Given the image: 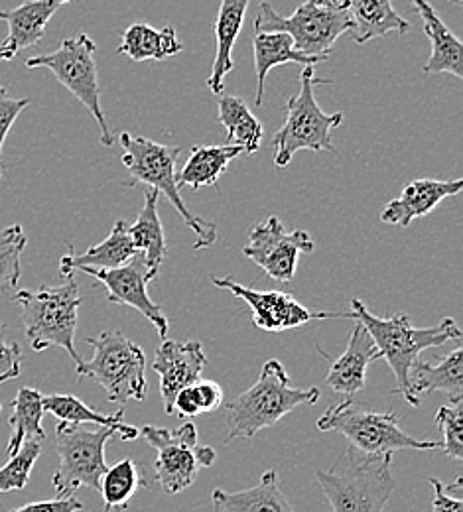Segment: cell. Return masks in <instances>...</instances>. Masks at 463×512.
I'll list each match as a JSON object with an SVG mask.
<instances>
[{
    "instance_id": "cell-1",
    "label": "cell",
    "mask_w": 463,
    "mask_h": 512,
    "mask_svg": "<svg viewBox=\"0 0 463 512\" xmlns=\"http://www.w3.org/2000/svg\"><path fill=\"white\" fill-rule=\"evenodd\" d=\"M351 316L365 327L373 339L379 351V359H385L393 369L397 379V388L393 394L402 398L408 390L410 367L422 351L440 347L450 341L458 343L462 339V329L458 321L452 318H444L432 327H414L406 314H395L391 318H379L371 314L359 298H351Z\"/></svg>"
},
{
    "instance_id": "cell-2",
    "label": "cell",
    "mask_w": 463,
    "mask_h": 512,
    "mask_svg": "<svg viewBox=\"0 0 463 512\" xmlns=\"http://www.w3.org/2000/svg\"><path fill=\"white\" fill-rule=\"evenodd\" d=\"M316 479L333 512H383L395 493L393 453L365 455L349 446Z\"/></svg>"
},
{
    "instance_id": "cell-3",
    "label": "cell",
    "mask_w": 463,
    "mask_h": 512,
    "mask_svg": "<svg viewBox=\"0 0 463 512\" xmlns=\"http://www.w3.org/2000/svg\"><path fill=\"white\" fill-rule=\"evenodd\" d=\"M320 396L316 386L306 390L294 388L282 363L270 359L263 365L259 381L229 404L225 442L229 444L237 438L251 440L261 430L276 426L298 406H314Z\"/></svg>"
},
{
    "instance_id": "cell-4",
    "label": "cell",
    "mask_w": 463,
    "mask_h": 512,
    "mask_svg": "<svg viewBox=\"0 0 463 512\" xmlns=\"http://www.w3.org/2000/svg\"><path fill=\"white\" fill-rule=\"evenodd\" d=\"M62 286H42L38 290H20L14 294V302L22 310L24 333L34 351H46L50 347H62L77 363L83 359L75 349L77 314L81 306L79 286L73 274H67Z\"/></svg>"
},
{
    "instance_id": "cell-5",
    "label": "cell",
    "mask_w": 463,
    "mask_h": 512,
    "mask_svg": "<svg viewBox=\"0 0 463 512\" xmlns=\"http://www.w3.org/2000/svg\"><path fill=\"white\" fill-rule=\"evenodd\" d=\"M119 142L125 148L123 164L129 170L133 182L144 184L146 188H152L168 197V201L180 213L188 229L194 233V249L203 251L215 245L217 225L192 213L186 201L182 199L180 186L176 182V164L180 158V148L166 146L144 136H133L129 132H123L119 136Z\"/></svg>"
},
{
    "instance_id": "cell-6",
    "label": "cell",
    "mask_w": 463,
    "mask_h": 512,
    "mask_svg": "<svg viewBox=\"0 0 463 512\" xmlns=\"http://www.w3.org/2000/svg\"><path fill=\"white\" fill-rule=\"evenodd\" d=\"M87 343L95 355L75 365L77 377L99 384L107 400L125 408L127 402H142L146 394V355L121 331H101Z\"/></svg>"
},
{
    "instance_id": "cell-7",
    "label": "cell",
    "mask_w": 463,
    "mask_h": 512,
    "mask_svg": "<svg viewBox=\"0 0 463 512\" xmlns=\"http://www.w3.org/2000/svg\"><path fill=\"white\" fill-rule=\"evenodd\" d=\"M318 430L339 432L351 448L365 455H385L400 449H442V442L416 440L406 434L395 412H375L353 398L330 406L318 420Z\"/></svg>"
},
{
    "instance_id": "cell-8",
    "label": "cell",
    "mask_w": 463,
    "mask_h": 512,
    "mask_svg": "<svg viewBox=\"0 0 463 512\" xmlns=\"http://www.w3.org/2000/svg\"><path fill=\"white\" fill-rule=\"evenodd\" d=\"M257 32H286L298 52L330 58L339 36L351 30V16L345 0H306L292 16H280L263 2L255 16Z\"/></svg>"
},
{
    "instance_id": "cell-9",
    "label": "cell",
    "mask_w": 463,
    "mask_h": 512,
    "mask_svg": "<svg viewBox=\"0 0 463 512\" xmlns=\"http://www.w3.org/2000/svg\"><path fill=\"white\" fill-rule=\"evenodd\" d=\"M331 83V79H316L314 67H304L300 73V91L286 103V119L272 138L274 164L284 168L300 150L333 152L331 130L343 123L341 113L326 115L316 103L314 87Z\"/></svg>"
},
{
    "instance_id": "cell-10",
    "label": "cell",
    "mask_w": 463,
    "mask_h": 512,
    "mask_svg": "<svg viewBox=\"0 0 463 512\" xmlns=\"http://www.w3.org/2000/svg\"><path fill=\"white\" fill-rule=\"evenodd\" d=\"M95 54H97V44L85 32H79L75 38L64 40L56 52L28 58L26 67L50 69L67 91L75 95L79 103L95 117L101 132L99 134L101 144L113 146L115 138L111 134V128L107 125V119L101 107V87H99V71H97Z\"/></svg>"
},
{
    "instance_id": "cell-11",
    "label": "cell",
    "mask_w": 463,
    "mask_h": 512,
    "mask_svg": "<svg viewBox=\"0 0 463 512\" xmlns=\"http://www.w3.org/2000/svg\"><path fill=\"white\" fill-rule=\"evenodd\" d=\"M117 432L113 428L87 430L83 424L60 422L56 428V449L60 467L52 477L58 499L73 497L79 489L99 493L101 475L107 469L105 446Z\"/></svg>"
},
{
    "instance_id": "cell-12",
    "label": "cell",
    "mask_w": 463,
    "mask_h": 512,
    "mask_svg": "<svg viewBox=\"0 0 463 512\" xmlns=\"http://www.w3.org/2000/svg\"><path fill=\"white\" fill-rule=\"evenodd\" d=\"M140 434L158 453L154 463L156 481L166 495H180L194 485L201 467H211L215 463V449L198 446V430L194 422H186L176 430L144 426Z\"/></svg>"
},
{
    "instance_id": "cell-13",
    "label": "cell",
    "mask_w": 463,
    "mask_h": 512,
    "mask_svg": "<svg viewBox=\"0 0 463 512\" xmlns=\"http://www.w3.org/2000/svg\"><path fill=\"white\" fill-rule=\"evenodd\" d=\"M314 249L316 245L308 231L288 233L278 217H268L251 231L243 255L263 268L272 280L288 284L296 274L300 255L314 253Z\"/></svg>"
},
{
    "instance_id": "cell-14",
    "label": "cell",
    "mask_w": 463,
    "mask_h": 512,
    "mask_svg": "<svg viewBox=\"0 0 463 512\" xmlns=\"http://www.w3.org/2000/svg\"><path fill=\"white\" fill-rule=\"evenodd\" d=\"M213 284L221 290L231 292L235 298L243 300L251 312L253 323L272 333H282L288 329H296L300 325H306L314 320H333V318H351V314H331V312H312L306 306H302L292 294L268 290L261 292L249 286L239 284L233 278H213Z\"/></svg>"
},
{
    "instance_id": "cell-15",
    "label": "cell",
    "mask_w": 463,
    "mask_h": 512,
    "mask_svg": "<svg viewBox=\"0 0 463 512\" xmlns=\"http://www.w3.org/2000/svg\"><path fill=\"white\" fill-rule=\"evenodd\" d=\"M79 272H85L99 280L107 290V300L111 304L133 308L140 316H144L156 329V333L164 339L168 335L170 323L164 314V310L154 304L148 296V284L156 278L152 270L144 264L142 256L134 255L133 260L119 268L99 270V268H81Z\"/></svg>"
},
{
    "instance_id": "cell-16",
    "label": "cell",
    "mask_w": 463,
    "mask_h": 512,
    "mask_svg": "<svg viewBox=\"0 0 463 512\" xmlns=\"http://www.w3.org/2000/svg\"><path fill=\"white\" fill-rule=\"evenodd\" d=\"M205 363H207V357L199 341L162 339V345L156 351L152 369L160 377V394L168 414H174L172 408H174L176 394L182 388L198 383L201 379Z\"/></svg>"
},
{
    "instance_id": "cell-17",
    "label": "cell",
    "mask_w": 463,
    "mask_h": 512,
    "mask_svg": "<svg viewBox=\"0 0 463 512\" xmlns=\"http://www.w3.org/2000/svg\"><path fill=\"white\" fill-rule=\"evenodd\" d=\"M73 0H24L12 10H0V20L8 24V34L0 44V64L14 60L22 50L42 42L52 16Z\"/></svg>"
},
{
    "instance_id": "cell-18",
    "label": "cell",
    "mask_w": 463,
    "mask_h": 512,
    "mask_svg": "<svg viewBox=\"0 0 463 512\" xmlns=\"http://www.w3.org/2000/svg\"><path fill=\"white\" fill-rule=\"evenodd\" d=\"M430 392H444L450 400H463V351L460 343L440 359L422 361L418 357L410 367L404 400L410 406H420L422 396Z\"/></svg>"
},
{
    "instance_id": "cell-19",
    "label": "cell",
    "mask_w": 463,
    "mask_h": 512,
    "mask_svg": "<svg viewBox=\"0 0 463 512\" xmlns=\"http://www.w3.org/2000/svg\"><path fill=\"white\" fill-rule=\"evenodd\" d=\"M463 180H414L410 182L397 199L385 205L381 221L387 225L408 227L412 221L430 215L444 199L462 193Z\"/></svg>"
},
{
    "instance_id": "cell-20",
    "label": "cell",
    "mask_w": 463,
    "mask_h": 512,
    "mask_svg": "<svg viewBox=\"0 0 463 512\" xmlns=\"http://www.w3.org/2000/svg\"><path fill=\"white\" fill-rule=\"evenodd\" d=\"M375 361H381L379 351L369 333L365 331V327L357 321L349 335L347 349L343 351L341 357L333 361L326 381L335 394L353 398L357 392L365 388L367 369Z\"/></svg>"
},
{
    "instance_id": "cell-21",
    "label": "cell",
    "mask_w": 463,
    "mask_h": 512,
    "mask_svg": "<svg viewBox=\"0 0 463 512\" xmlns=\"http://www.w3.org/2000/svg\"><path fill=\"white\" fill-rule=\"evenodd\" d=\"M412 6L422 16L424 32L432 44V56L424 65V73H452L456 79H463L462 40L442 22L440 14L432 4H428V0H412Z\"/></svg>"
},
{
    "instance_id": "cell-22",
    "label": "cell",
    "mask_w": 463,
    "mask_h": 512,
    "mask_svg": "<svg viewBox=\"0 0 463 512\" xmlns=\"http://www.w3.org/2000/svg\"><path fill=\"white\" fill-rule=\"evenodd\" d=\"M213 512H296L280 489L278 473L266 471L261 481L237 493L215 489L211 493Z\"/></svg>"
},
{
    "instance_id": "cell-23",
    "label": "cell",
    "mask_w": 463,
    "mask_h": 512,
    "mask_svg": "<svg viewBox=\"0 0 463 512\" xmlns=\"http://www.w3.org/2000/svg\"><path fill=\"white\" fill-rule=\"evenodd\" d=\"M255 50V73H257V105H263L266 75L278 65L298 64L302 67H316L328 62L324 56H306L296 50L294 40L286 32H257L253 38Z\"/></svg>"
},
{
    "instance_id": "cell-24",
    "label": "cell",
    "mask_w": 463,
    "mask_h": 512,
    "mask_svg": "<svg viewBox=\"0 0 463 512\" xmlns=\"http://www.w3.org/2000/svg\"><path fill=\"white\" fill-rule=\"evenodd\" d=\"M247 6H249V0H221L217 20H215L217 50L213 58L211 75L207 79V87L215 95L223 93V81L227 73L233 69V48L239 38L241 26L245 22Z\"/></svg>"
},
{
    "instance_id": "cell-25",
    "label": "cell",
    "mask_w": 463,
    "mask_h": 512,
    "mask_svg": "<svg viewBox=\"0 0 463 512\" xmlns=\"http://www.w3.org/2000/svg\"><path fill=\"white\" fill-rule=\"evenodd\" d=\"M134 255H136V249L129 237V223L121 219L115 223L113 231L107 235L103 243L87 249L85 253L75 255L73 247L69 245V253L62 256L60 260V274L67 276L81 268H99V270L119 268L129 260H133Z\"/></svg>"
},
{
    "instance_id": "cell-26",
    "label": "cell",
    "mask_w": 463,
    "mask_h": 512,
    "mask_svg": "<svg viewBox=\"0 0 463 512\" xmlns=\"http://www.w3.org/2000/svg\"><path fill=\"white\" fill-rule=\"evenodd\" d=\"M351 16V38L355 44L387 36L391 32L406 34L410 22L404 20L391 0H345Z\"/></svg>"
},
{
    "instance_id": "cell-27",
    "label": "cell",
    "mask_w": 463,
    "mask_h": 512,
    "mask_svg": "<svg viewBox=\"0 0 463 512\" xmlns=\"http://www.w3.org/2000/svg\"><path fill=\"white\" fill-rule=\"evenodd\" d=\"M158 195L160 193L152 188L144 192V205L136 217L133 225H129V237L133 241L136 253L142 256L148 270L158 274L166 253V237L162 229V221L158 215Z\"/></svg>"
},
{
    "instance_id": "cell-28",
    "label": "cell",
    "mask_w": 463,
    "mask_h": 512,
    "mask_svg": "<svg viewBox=\"0 0 463 512\" xmlns=\"http://www.w3.org/2000/svg\"><path fill=\"white\" fill-rule=\"evenodd\" d=\"M243 154L241 146L223 144V146H192V154L184 164L182 172L176 174L180 188L188 186L192 190H201L205 186H217L219 178L227 172L229 164Z\"/></svg>"
},
{
    "instance_id": "cell-29",
    "label": "cell",
    "mask_w": 463,
    "mask_h": 512,
    "mask_svg": "<svg viewBox=\"0 0 463 512\" xmlns=\"http://www.w3.org/2000/svg\"><path fill=\"white\" fill-rule=\"evenodd\" d=\"M184 50L174 26L152 28L148 24H133L125 30L119 54L129 56L133 62H164Z\"/></svg>"
},
{
    "instance_id": "cell-30",
    "label": "cell",
    "mask_w": 463,
    "mask_h": 512,
    "mask_svg": "<svg viewBox=\"0 0 463 512\" xmlns=\"http://www.w3.org/2000/svg\"><path fill=\"white\" fill-rule=\"evenodd\" d=\"M42 404H44V410L60 418V422L97 424L99 428H113L123 442H133L140 436V432L134 426L123 422V416H125L123 408H119V412L113 416H105V414H99L95 408L87 406L85 402H81L73 394H48L42 398Z\"/></svg>"
},
{
    "instance_id": "cell-31",
    "label": "cell",
    "mask_w": 463,
    "mask_h": 512,
    "mask_svg": "<svg viewBox=\"0 0 463 512\" xmlns=\"http://www.w3.org/2000/svg\"><path fill=\"white\" fill-rule=\"evenodd\" d=\"M42 398L44 394L36 388L22 386L18 390L12 402V414L8 418V426H10V438L6 444L8 457L14 455L28 440H40V442L46 440V432L42 428V418L46 414Z\"/></svg>"
},
{
    "instance_id": "cell-32",
    "label": "cell",
    "mask_w": 463,
    "mask_h": 512,
    "mask_svg": "<svg viewBox=\"0 0 463 512\" xmlns=\"http://www.w3.org/2000/svg\"><path fill=\"white\" fill-rule=\"evenodd\" d=\"M219 123L227 132V144L241 146L243 152L255 154L261 148L265 128L253 115L247 103L235 95H219L217 99Z\"/></svg>"
},
{
    "instance_id": "cell-33",
    "label": "cell",
    "mask_w": 463,
    "mask_h": 512,
    "mask_svg": "<svg viewBox=\"0 0 463 512\" xmlns=\"http://www.w3.org/2000/svg\"><path fill=\"white\" fill-rule=\"evenodd\" d=\"M140 487H146L142 467L131 457L107 467L99 485V495L105 505L103 512L125 511Z\"/></svg>"
},
{
    "instance_id": "cell-34",
    "label": "cell",
    "mask_w": 463,
    "mask_h": 512,
    "mask_svg": "<svg viewBox=\"0 0 463 512\" xmlns=\"http://www.w3.org/2000/svg\"><path fill=\"white\" fill-rule=\"evenodd\" d=\"M26 249V235L20 225H10L0 231V292L18 286L22 276L20 258Z\"/></svg>"
},
{
    "instance_id": "cell-35",
    "label": "cell",
    "mask_w": 463,
    "mask_h": 512,
    "mask_svg": "<svg viewBox=\"0 0 463 512\" xmlns=\"http://www.w3.org/2000/svg\"><path fill=\"white\" fill-rule=\"evenodd\" d=\"M40 453H42V442L28 440L14 455H10L8 463L0 467V493L22 491L30 481V473Z\"/></svg>"
},
{
    "instance_id": "cell-36",
    "label": "cell",
    "mask_w": 463,
    "mask_h": 512,
    "mask_svg": "<svg viewBox=\"0 0 463 512\" xmlns=\"http://www.w3.org/2000/svg\"><path fill=\"white\" fill-rule=\"evenodd\" d=\"M438 430L442 432V451L460 461L463 459V400H450L436 414Z\"/></svg>"
},
{
    "instance_id": "cell-37",
    "label": "cell",
    "mask_w": 463,
    "mask_h": 512,
    "mask_svg": "<svg viewBox=\"0 0 463 512\" xmlns=\"http://www.w3.org/2000/svg\"><path fill=\"white\" fill-rule=\"evenodd\" d=\"M4 323H0V384L18 379L22 373V349L16 341L2 339Z\"/></svg>"
},
{
    "instance_id": "cell-38",
    "label": "cell",
    "mask_w": 463,
    "mask_h": 512,
    "mask_svg": "<svg viewBox=\"0 0 463 512\" xmlns=\"http://www.w3.org/2000/svg\"><path fill=\"white\" fill-rule=\"evenodd\" d=\"M28 105H30V99H12L8 97L6 87L0 85V156H2V146L10 128Z\"/></svg>"
},
{
    "instance_id": "cell-39",
    "label": "cell",
    "mask_w": 463,
    "mask_h": 512,
    "mask_svg": "<svg viewBox=\"0 0 463 512\" xmlns=\"http://www.w3.org/2000/svg\"><path fill=\"white\" fill-rule=\"evenodd\" d=\"M83 511V503L77 497H66V499H52V501H38L28 503L10 512H79Z\"/></svg>"
},
{
    "instance_id": "cell-40",
    "label": "cell",
    "mask_w": 463,
    "mask_h": 512,
    "mask_svg": "<svg viewBox=\"0 0 463 512\" xmlns=\"http://www.w3.org/2000/svg\"><path fill=\"white\" fill-rule=\"evenodd\" d=\"M430 485L434 489V503L432 509L434 512H463L462 497L450 493L442 481H438L436 477L430 479Z\"/></svg>"
},
{
    "instance_id": "cell-41",
    "label": "cell",
    "mask_w": 463,
    "mask_h": 512,
    "mask_svg": "<svg viewBox=\"0 0 463 512\" xmlns=\"http://www.w3.org/2000/svg\"><path fill=\"white\" fill-rule=\"evenodd\" d=\"M196 390H198L201 414L213 412V410H217V408L223 404L225 392H223L221 384H217L215 381H201V379H199L198 383H196Z\"/></svg>"
},
{
    "instance_id": "cell-42",
    "label": "cell",
    "mask_w": 463,
    "mask_h": 512,
    "mask_svg": "<svg viewBox=\"0 0 463 512\" xmlns=\"http://www.w3.org/2000/svg\"><path fill=\"white\" fill-rule=\"evenodd\" d=\"M452 2H456V4H462L463 0H452Z\"/></svg>"
},
{
    "instance_id": "cell-43",
    "label": "cell",
    "mask_w": 463,
    "mask_h": 512,
    "mask_svg": "<svg viewBox=\"0 0 463 512\" xmlns=\"http://www.w3.org/2000/svg\"><path fill=\"white\" fill-rule=\"evenodd\" d=\"M0 412H2V406H0Z\"/></svg>"
}]
</instances>
